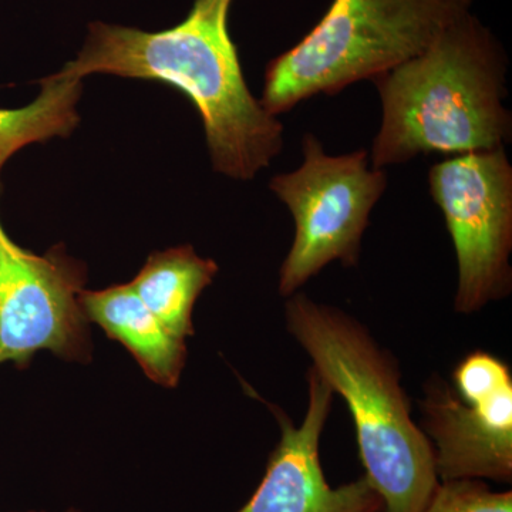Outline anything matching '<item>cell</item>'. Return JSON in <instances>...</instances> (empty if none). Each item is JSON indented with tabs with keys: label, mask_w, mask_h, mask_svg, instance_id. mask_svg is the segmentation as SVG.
<instances>
[{
	"label": "cell",
	"mask_w": 512,
	"mask_h": 512,
	"mask_svg": "<svg viewBox=\"0 0 512 512\" xmlns=\"http://www.w3.org/2000/svg\"><path fill=\"white\" fill-rule=\"evenodd\" d=\"M232 3L195 0L183 22L158 32L96 20L80 52L56 74H113L174 87L200 113L214 170L252 180L281 154L284 126L249 90L228 28Z\"/></svg>",
	"instance_id": "6da1fadb"
},
{
	"label": "cell",
	"mask_w": 512,
	"mask_h": 512,
	"mask_svg": "<svg viewBox=\"0 0 512 512\" xmlns=\"http://www.w3.org/2000/svg\"><path fill=\"white\" fill-rule=\"evenodd\" d=\"M507 56L473 16L458 20L424 52L373 79L382 124L370 150L376 168L423 154L505 148L512 134Z\"/></svg>",
	"instance_id": "7a4b0ae2"
},
{
	"label": "cell",
	"mask_w": 512,
	"mask_h": 512,
	"mask_svg": "<svg viewBox=\"0 0 512 512\" xmlns=\"http://www.w3.org/2000/svg\"><path fill=\"white\" fill-rule=\"evenodd\" d=\"M285 316L312 369L348 403L365 476L382 498L383 512H423L440 480L392 353L348 313L305 293L289 296Z\"/></svg>",
	"instance_id": "3957f363"
},
{
	"label": "cell",
	"mask_w": 512,
	"mask_h": 512,
	"mask_svg": "<svg viewBox=\"0 0 512 512\" xmlns=\"http://www.w3.org/2000/svg\"><path fill=\"white\" fill-rule=\"evenodd\" d=\"M471 6L473 0H333L298 45L266 66L261 104L278 117L318 94L373 80L424 52Z\"/></svg>",
	"instance_id": "277c9868"
},
{
	"label": "cell",
	"mask_w": 512,
	"mask_h": 512,
	"mask_svg": "<svg viewBox=\"0 0 512 512\" xmlns=\"http://www.w3.org/2000/svg\"><path fill=\"white\" fill-rule=\"evenodd\" d=\"M302 153L299 168L269 183L295 220V238L279 271L285 298L332 262H359L370 214L387 187V175L370 164L369 151L330 156L318 138L306 134Z\"/></svg>",
	"instance_id": "5b68a950"
},
{
	"label": "cell",
	"mask_w": 512,
	"mask_h": 512,
	"mask_svg": "<svg viewBox=\"0 0 512 512\" xmlns=\"http://www.w3.org/2000/svg\"><path fill=\"white\" fill-rule=\"evenodd\" d=\"M429 188L456 249V311L478 312L510 295L512 165L505 148L439 161Z\"/></svg>",
	"instance_id": "8992f818"
},
{
	"label": "cell",
	"mask_w": 512,
	"mask_h": 512,
	"mask_svg": "<svg viewBox=\"0 0 512 512\" xmlns=\"http://www.w3.org/2000/svg\"><path fill=\"white\" fill-rule=\"evenodd\" d=\"M86 282V265L63 245L37 255L16 244L0 221V366L28 369L40 350L89 363L93 346L80 302Z\"/></svg>",
	"instance_id": "52a82bcc"
},
{
	"label": "cell",
	"mask_w": 512,
	"mask_h": 512,
	"mask_svg": "<svg viewBox=\"0 0 512 512\" xmlns=\"http://www.w3.org/2000/svg\"><path fill=\"white\" fill-rule=\"evenodd\" d=\"M454 387L437 380L421 402V430L433 447L440 481H512V377L490 353L458 363Z\"/></svg>",
	"instance_id": "ba28073f"
},
{
	"label": "cell",
	"mask_w": 512,
	"mask_h": 512,
	"mask_svg": "<svg viewBox=\"0 0 512 512\" xmlns=\"http://www.w3.org/2000/svg\"><path fill=\"white\" fill-rule=\"evenodd\" d=\"M308 394L305 419L298 427L269 404L281 439L269 456L261 484L237 512H383L382 498L366 476L330 487L320 464L319 443L335 393L312 367Z\"/></svg>",
	"instance_id": "9c48e42d"
},
{
	"label": "cell",
	"mask_w": 512,
	"mask_h": 512,
	"mask_svg": "<svg viewBox=\"0 0 512 512\" xmlns=\"http://www.w3.org/2000/svg\"><path fill=\"white\" fill-rule=\"evenodd\" d=\"M80 302L89 322L120 342L148 379L167 389L177 386L187 360L185 340L164 328L130 284L83 291Z\"/></svg>",
	"instance_id": "30bf717a"
},
{
	"label": "cell",
	"mask_w": 512,
	"mask_h": 512,
	"mask_svg": "<svg viewBox=\"0 0 512 512\" xmlns=\"http://www.w3.org/2000/svg\"><path fill=\"white\" fill-rule=\"evenodd\" d=\"M218 265L201 258L190 245L153 252L131 288L171 335H194L192 311L202 291L212 284Z\"/></svg>",
	"instance_id": "8fae6325"
},
{
	"label": "cell",
	"mask_w": 512,
	"mask_h": 512,
	"mask_svg": "<svg viewBox=\"0 0 512 512\" xmlns=\"http://www.w3.org/2000/svg\"><path fill=\"white\" fill-rule=\"evenodd\" d=\"M39 96L22 109H0V173L12 156L33 143L69 137L79 126L77 101L82 80L53 76L40 80Z\"/></svg>",
	"instance_id": "7c38bea8"
},
{
	"label": "cell",
	"mask_w": 512,
	"mask_h": 512,
	"mask_svg": "<svg viewBox=\"0 0 512 512\" xmlns=\"http://www.w3.org/2000/svg\"><path fill=\"white\" fill-rule=\"evenodd\" d=\"M423 512H512V493L481 480L440 481Z\"/></svg>",
	"instance_id": "4fadbf2b"
},
{
	"label": "cell",
	"mask_w": 512,
	"mask_h": 512,
	"mask_svg": "<svg viewBox=\"0 0 512 512\" xmlns=\"http://www.w3.org/2000/svg\"><path fill=\"white\" fill-rule=\"evenodd\" d=\"M29 512H37V511H29ZM64 512H80V511H77V510H67V511H64Z\"/></svg>",
	"instance_id": "5bb4252c"
}]
</instances>
